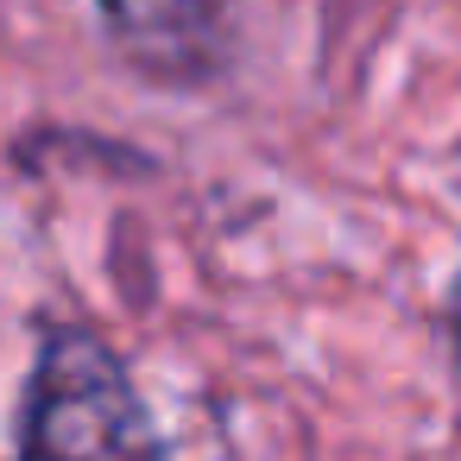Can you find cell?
Instances as JSON below:
<instances>
[{
  "mask_svg": "<svg viewBox=\"0 0 461 461\" xmlns=\"http://www.w3.org/2000/svg\"><path fill=\"white\" fill-rule=\"evenodd\" d=\"M26 461H165L146 398L89 329H51L20 411Z\"/></svg>",
  "mask_w": 461,
  "mask_h": 461,
  "instance_id": "1",
  "label": "cell"
},
{
  "mask_svg": "<svg viewBox=\"0 0 461 461\" xmlns=\"http://www.w3.org/2000/svg\"><path fill=\"white\" fill-rule=\"evenodd\" d=\"M108 32L152 77H203L221 45L215 0H95Z\"/></svg>",
  "mask_w": 461,
  "mask_h": 461,
  "instance_id": "2",
  "label": "cell"
}]
</instances>
